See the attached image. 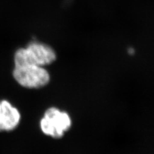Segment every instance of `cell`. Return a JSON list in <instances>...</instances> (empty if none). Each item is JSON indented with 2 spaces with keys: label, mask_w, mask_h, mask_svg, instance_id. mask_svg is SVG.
I'll list each match as a JSON object with an SVG mask.
<instances>
[{
  "label": "cell",
  "mask_w": 154,
  "mask_h": 154,
  "mask_svg": "<svg viewBox=\"0 0 154 154\" xmlns=\"http://www.w3.org/2000/svg\"><path fill=\"white\" fill-rule=\"evenodd\" d=\"M13 79L23 88L40 89L49 84L50 75L42 66L33 65L13 66Z\"/></svg>",
  "instance_id": "3957f363"
},
{
  "label": "cell",
  "mask_w": 154,
  "mask_h": 154,
  "mask_svg": "<svg viewBox=\"0 0 154 154\" xmlns=\"http://www.w3.org/2000/svg\"><path fill=\"white\" fill-rule=\"evenodd\" d=\"M39 126L42 132L54 139L63 137L72 126L70 115L55 107L46 110L41 118Z\"/></svg>",
  "instance_id": "7a4b0ae2"
},
{
  "label": "cell",
  "mask_w": 154,
  "mask_h": 154,
  "mask_svg": "<svg viewBox=\"0 0 154 154\" xmlns=\"http://www.w3.org/2000/svg\"><path fill=\"white\" fill-rule=\"evenodd\" d=\"M57 59L55 50L45 43L30 41L25 47H19L12 55L13 66L33 65L44 67Z\"/></svg>",
  "instance_id": "6da1fadb"
},
{
  "label": "cell",
  "mask_w": 154,
  "mask_h": 154,
  "mask_svg": "<svg viewBox=\"0 0 154 154\" xmlns=\"http://www.w3.org/2000/svg\"><path fill=\"white\" fill-rule=\"evenodd\" d=\"M21 119V114L17 107L7 100H0V132L14 131Z\"/></svg>",
  "instance_id": "277c9868"
}]
</instances>
